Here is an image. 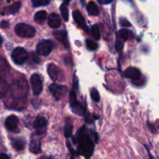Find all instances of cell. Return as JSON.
Masks as SVG:
<instances>
[{
    "label": "cell",
    "instance_id": "cell-5",
    "mask_svg": "<svg viewBox=\"0 0 159 159\" xmlns=\"http://www.w3.org/2000/svg\"><path fill=\"white\" fill-rule=\"evenodd\" d=\"M49 91L56 100H59L63 97L67 92V87L65 85L53 83L49 86Z\"/></svg>",
    "mask_w": 159,
    "mask_h": 159
},
{
    "label": "cell",
    "instance_id": "cell-36",
    "mask_svg": "<svg viewBox=\"0 0 159 159\" xmlns=\"http://www.w3.org/2000/svg\"><path fill=\"white\" fill-rule=\"evenodd\" d=\"M2 42H3V39H2V36L0 35V47H1V45H2Z\"/></svg>",
    "mask_w": 159,
    "mask_h": 159
},
{
    "label": "cell",
    "instance_id": "cell-13",
    "mask_svg": "<svg viewBox=\"0 0 159 159\" xmlns=\"http://www.w3.org/2000/svg\"><path fill=\"white\" fill-rule=\"evenodd\" d=\"M30 152L34 154L40 153L41 152V140L37 137H33L29 146Z\"/></svg>",
    "mask_w": 159,
    "mask_h": 159
},
{
    "label": "cell",
    "instance_id": "cell-8",
    "mask_svg": "<svg viewBox=\"0 0 159 159\" xmlns=\"http://www.w3.org/2000/svg\"><path fill=\"white\" fill-rule=\"evenodd\" d=\"M47 125H48V121L44 116H37L34 122V127L38 134H42L43 133H45Z\"/></svg>",
    "mask_w": 159,
    "mask_h": 159
},
{
    "label": "cell",
    "instance_id": "cell-37",
    "mask_svg": "<svg viewBox=\"0 0 159 159\" xmlns=\"http://www.w3.org/2000/svg\"><path fill=\"white\" fill-rule=\"evenodd\" d=\"M40 159H51V158H50V157H47V156H43V157H41V158Z\"/></svg>",
    "mask_w": 159,
    "mask_h": 159
},
{
    "label": "cell",
    "instance_id": "cell-35",
    "mask_svg": "<svg viewBox=\"0 0 159 159\" xmlns=\"http://www.w3.org/2000/svg\"><path fill=\"white\" fill-rule=\"evenodd\" d=\"M101 2V3H104V4H109V3L112 2L113 0H100Z\"/></svg>",
    "mask_w": 159,
    "mask_h": 159
},
{
    "label": "cell",
    "instance_id": "cell-11",
    "mask_svg": "<svg viewBox=\"0 0 159 159\" xmlns=\"http://www.w3.org/2000/svg\"><path fill=\"white\" fill-rule=\"evenodd\" d=\"M73 19H74L75 22L76 23V24H77L80 28L84 29V30H87V24H86V22L85 20H84V16H83L82 14H81V12L78 10L73 11Z\"/></svg>",
    "mask_w": 159,
    "mask_h": 159
},
{
    "label": "cell",
    "instance_id": "cell-30",
    "mask_svg": "<svg viewBox=\"0 0 159 159\" xmlns=\"http://www.w3.org/2000/svg\"><path fill=\"white\" fill-rule=\"evenodd\" d=\"M119 23L121 26H131V23L125 18L120 19Z\"/></svg>",
    "mask_w": 159,
    "mask_h": 159
},
{
    "label": "cell",
    "instance_id": "cell-32",
    "mask_svg": "<svg viewBox=\"0 0 159 159\" xmlns=\"http://www.w3.org/2000/svg\"><path fill=\"white\" fill-rule=\"evenodd\" d=\"M9 23L8 21H6V20H2L1 22V23H0V27L3 28V29H6V28L9 27Z\"/></svg>",
    "mask_w": 159,
    "mask_h": 159
},
{
    "label": "cell",
    "instance_id": "cell-20",
    "mask_svg": "<svg viewBox=\"0 0 159 159\" xmlns=\"http://www.w3.org/2000/svg\"><path fill=\"white\" fill-rule=\"evenodd\" d=\"M12 145L14 149L17 151H21L24 148L25 141L21 138H16L12 141Z\"/></svg>",
    "mask_w": 159,
    "mask_h": 159
},
{
    "label": "cell",
    "instance_id": "cell-25",
    "mask_svg": "<svg viewBox=\"0 0 159 159\" xmlns=\"http://www.w3.org/2000/svg\"><path fill=\"white\" fill-rule=\"evenodd\" d=\"M90 97L94 102H98L100 101V95L96 89H92L90 91Z\"/></svg>",
    "mask_w": 159,
    "mask_h": 159
},
{
    "label": "cell",
    "instance_id": "cell-26",
    "mask_svg": "<svg viewBox=\"0 0 159 159\" xmlns=\"http://www.w3.org/2000/svg\"><path fill=\"white\" fill-rule=\"evenodd\" d=\"M86 46L90 51H94V50H96L98 48V44L91 40H86Z\"/></svg>",
    "mask_w": 159,
    "mask_h": 159
},
{
    "label": "cell",
    "instance_id": "cell-3",
    "mask_svg": "<svg viewBox=\"0 0 159 159\" xmlns=\"http://www.w3.org/2000/svg\"><path fill=\"white\" fill-rule=\"evenodd\" d=\"M11 57H12L14 63L17 64V65H23V63L26 61L29 55H28V53L26 52L24 48L19 47V48H15L12 51Z\"/></svg>",
    "mask_w": 159,
    "mask_h": 159
},
{
    "label": "cell",
    "instance_id": "cell-22",
    "mask_svg": "<svg viewBox=\"0 0 159 159\" xmlns=\"http://www.w3.org/2000/svg\"><path fill=\"white\" fill-rule=\"evenodd\" d=\"M60 12L61 15H62V18L65 21H68L69 20V11L68 9L66 7V5L62 4L60 7Z\"/></svg>",
    "mask_w": 159,
    "mask_h": 159
},
{
    "label": "cell",
    "instance_id": "cell-29",
    "mask_svg": "<svg viewBox=\"0 0 159 159\" xmlns=\"http://www.w3.org/2000/svg\"><path fill=\"white\" fill-rule=\"evenodd\" d=\"M148 125H149L150 129H151V130L152 132H154V133L159 132V120H157L155 124H149Z\"/></svg>",
    "mask_w": 159,
    "mask_h": 159
},
{
    "label": "cell",
    "instance_id": "cell-17",
    "mask_svg": "<svg viewBox=\"0 0 159 159\" xmlns=\"http://www.w3.org/2000/svg\"><path fill=\"white\" fill-rule=\"evenodd\" d=\"M87 12H88L89 15L90 16H98V13H99L98 6H97L96 3L93 1L88 2V4H87Z\"/></svg>",
    "mask_w": 159,
    "mask_h": 159
},
{
    "label": "cell",
    "instance_id": "cell-31",
    "mask_svg": "<svg viewBox=\"0 0 159 159\" xmlns=\"http://www.w3.org/2000/svg\"><path fill=\"white\" fill-rule=\"evenodd\" d=\"M70 103H73V102H76V93H75L74 91H72L71 93H70Z\"/></svg>",
    "mask_w": 159,
    "mask_h": 159
},
{
    "label": "cell",
    "instance_id": "cell-24",
    "mask_svg": "<svg viewBox=\"0 0 159 159\" xmlns=\"http://www.w3.org/2000/svg\"><path fill=\"white\" fill-rule=\"evenodd\" d=\"M51 0H31L33 5L35 7H38V6H47L49 4Z\"/></svg>",
    "mask_w": 159,
    "mask_h": 159
},
{
    "label": "cell",
    "instance_id": "cell-1",
    "mask_svg": "<svg viewBox=\"0 0 159 159\" xmlns=\"http://www.w3.org/2000/svg\"><path fill=\"white\" fill-rule=\"evenodd\" d=\"M15 32L20 37H33L36 33V30L32 26L26 23H20L16 25Z\"/></svg>",
    "mask_w": 159,
    "mask_h": 159
},
{
    "label": "cell",
    "instance_id": "cell-27",
    "mask_svg": "<svg viewBox=\"0 0 159 159\" xmlns=\"http://www.w3.org/2000/svg\"><path fill=\"white\" fill-rule=\"evenodd\" d=\"M91 33L92 34H93L94 37L96 40H99L100 39V30H99V28H98V26H97V25H94V26H93V27H92L91 29Z\"/></svg>",
    "mask_w": 159,
    "mask_h": 159
},
{
    "label": "cell",
    "instance_id": "cell-38",
    "mask_svg": "<svg viewBox=\"0 0 159 159\" xmlns=\"http://www.w3.org/2000/svg\"><path fill=\"white\" fill-rule=\"evenodd\" d=\"M70 0H64V3H63V4H65V5L68 4V3L70 2Z\"/></svg>",
    "mask_w": 159,
    "mask_h": 159
},
{
    "label": "cell",
    "instance_id": "cell-7",
    "mask_svg": "<svg viewBox=\"0 0 159 159\" xmlns=\"http://www.w3.org/2000/svg\"><path fill=\"white\" fill-rule=\"evenodd\" d=\"M48 73V75L51 78L52 80L56 81L61 79V81H62V78L61 76L62 75V70L59 68L55 64H49L48 65V69H47Z\"/></svg>",
    "mask_w": 159,
    "mask_h": 159
},
{
    "label": "cell",
    "instance_id": "cell-33",
    "mask_svg": "<svg viewBox=\"0 0 159 159\" xmlns=\"http://www.w3.org/2000/svg\"><path fill=\"white\" fill-rule=\"evenodd\" d=\"M123 47V41L122 40H117L116 41V48L118 51H121Z\"/></svg>",
    "mask_w": 159,
    "mask_h": 159
},
{
    "label": "cell",
    "instance_id": "cell-18",
    "mask_svg": "<svg viewBox=\"0 0 159 159\" xmlns=\"http://www.w3.org/2000/svg\"><path fill=\"white\" fill-rule=\"evenodd\" d=\"M118 37L121 39L122 41H126V40L132 38V32L129 31V30H126V29L119 30V31L118 32Z\"/></svg>",
    "mask_w": 159,
    "mask_h": 159
},
{
    "label": "cell",
    "instance_id": "cell-12",
    "mask_svg": "<svg viewBox=\"0 0 159 159\" xmlns=\"http://www.w3.org/2000/svg\"><path fill=\"white\" fill-rule=\"evenodd\" d=\"M48 23L50 27L56 29L61 25L60 16L56 13H51L48 18Z\"/></svg>",
    "mask_w": 159,
    "mask_h": 159
},
{
    "label": "cell",
    "instance_id": "cell-16",
    "mask_svg": "<svg viewBox=\"0 0 159 159\" xmlns=\"http://www.w3.org/2000/svg\"><path fill=\"white\" fill-rule=\"evenodd\" d=\"M9 90V85L8 82L2 76H0V99L4 97L5 95Z\"/></svg>",
    "mask_w": 159,
    "mask_h": 159
},
{
    "label": "cell",
    "instance_id": "cell-15",
    "mask_svg": "<svg viewBox=\"0 0 159 159\" xmlns=\"http://www.w3.org/2000/svg\"><path fill=\"white\" fill-rule=\"evenodd\" d=\"M20 6H21V4H20V2H19L13 3V4H12L11 6L5 8V9H3V13L5 14L16 13V12H17L19 11Z\"/></svg>",
    "mask_w": 159,
    "mask_h": 159
},
{
    "label": "cell",
    "instance_id": "cell-2",
    "mask_svg": "<svg viewBox=\"0 0 159 159\" xmlns=\"http://www.w3.org/2000/svg\"><path fill=\"white\" fill-rule=\"evenodd\" d=\"M80 145L81 153L86 156H90L93 152L94 145L90 138L85 134H81L80 137Z\"/></svg>",
    "mask_w": 159,
    "mask_h": 159
},
{
    "label": "cell",
    "instance_id": "cell-28",
    "mask_svg": "<svg viewBox=\"0 0 159 159\" xmlns=\"http://www.w3.org/2000/svg\"><path fill=\"white\" fill-rule=\"evenodd\" d=\"M72 133H73V126L70 124L65 126L64 128V135L65 138H70L72 135Z\"/></svg>",
    "mask_w": 159,
    "mask_h": 159
},
{
    "label": "cell",
    "instance_id": "cell-9",
    "mask_svg": "<svg viewBox=\"0 0 159 159\" xmlns=\"http://www.w3.org/2000/svg\"><path fill=\"white\" fill-rule=\"evenodd\" d=\"M18 124L19 119L15 115H10V116H9L6 118V121H5L6 128L9 131H14L15 130H17V127H18Z\"/></svg>",
    "mask_w": 159,
    "mask_h": 159
},
{
    "label": "cell",
    "instance_id": "cell-14",
    "mask_svg": "<svg viewBox=\"0 0 159 159\" xmlns=\"http://www.w3.org/2000/svg\"><path fill=\"white\" fill-rule=\"evenodd\" d=\"M71 106V109L73 113H74L75 114L77 115V116H84L85 114V109L84 107L81 105L80 102H78L77 101L73 102V103H70Z\"/></svg>",
    "mask_w": 159,
    "mask_h": 159
},
{
    "label": "cell",
    "instance_id": "cell-6",
    "mask_svg": "<svg viewBox=\"0 0 159 159\" xmlns=\"http://www.w3.org/2000/svg\"><path fill=\"white\" fill-rule=\"evenodd\" d=\"M31 84L32 91L35 96H38L42 92L43 83H42L41 77L38 74H33L31 77Z\"/></svg>",
    "mask_w": 159,
    "mask_h": 159
},
{
    "label": "cell",
    "instance_id": "cell-34",
    "mask_svg": "<svg viewBox=\"0 0 159 159\" xmlns=\"http://www.w3.org/2000/svg\"><path fill=\"white\" fill-rule=\"evenodd\" d=\"M0 159H9V158L6 154H0Z\"/></svg>",
    "mask_w": 159,
    "mask_h": 159
},
{
    "label": "cell",
    "instance_id": "cell-19",
    "mask_svg": "<svg viewBox=\"0 0 159 159\" xmlns=\"http://www.w3.org/2000/svg\"><path fill=\"white\" fill-rule=\"evenodd\" d=\"M53 35L59 41L66 44L67 34L65 30H55L53 32Z\"/></svg>",
    "mask_w": 159,
    "mask_h": 159
},
{
    "label": "cell",
    "instance_id": "cell-21",
    "mask_svg": "<svg viewBox=\"0 0 159 159\" xmlns=\"http://www.w3.org/2000/svg\"><path fill=\"white\" fill-rule=\"evenodd\" d=\"M47 18V12L45 10H41L38 11L35 13L34 15V21L37 22V23H44Z\"/></svg>",
    "mask_w": 159,
    "mask_h": 159
},
{
    "label": "cell",
    "instance_id": "cell-4",
    "mask_svg": "<svg viewBox=\"0 0 159 159\" xmlns=\"http://www.w3.org/2000/svg\"><path fill=\"white\" fill-rule=\"evenodd\" d=\"M53 48V43L51 40H45L39 42L38 44L37 45L36 51L39 55L41 56H48L49 55L50 53L51 52Z\"/></svg>",
    "mask_w": 159,
    "mask_h": 159
},
{
    "label": "cell",
    "instance_id": "cell-23",
    "mask_svg": "<svg viewBox=\"0 0 159 159\" xmlns=\"http://www.w3.org/2000/svg\"><path fill=\"white\" fill-rule=\"evenodd\" d=\"M9 69V65L6 62V59L2 57H0V73L5 72Z\"/></svg>",
    "mask_w": 159,
    "mask_h": 159
},
{
    "label": "cell",
    "instance_id": "cell-10",
    "mask_svg": "<svg viewBox=\"0 0 159 159\" xmlns=\"http://www.w3.org/2000/svg\"><path fill=\"white\" fill-rule=\"evenodd\" d=\"M124 76L132 79V81H136L142 78L141 72H140V70L137 68H133V67H130V68H128L127 69L125 70Z\"/></svg>",
    "mask_w": 159,
    "mask_h": 159
}]
</instances>
